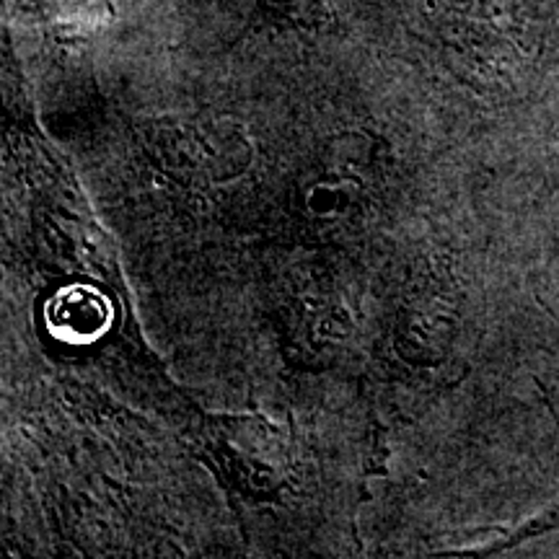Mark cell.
I'll use <instances>...</instances> for the list:
<instances>
[{"label": "cell", "mask_w": 559, "mask_h": 559, "mask_svg": "<svg viewBox=\"0 0 559 559\" xmlns=\"http://www.w3.org/2000/svg\"><path fill=\"white\" fill-rule=\"evenodd\" d=\"M47 319H50V330L60 340L83 345V342L102 337L109 330L111 306L99 290L79 285V288L58 293V298L47 309Z\"/></svg>", "instance_id": "6da1fadb"}]
</instances>
